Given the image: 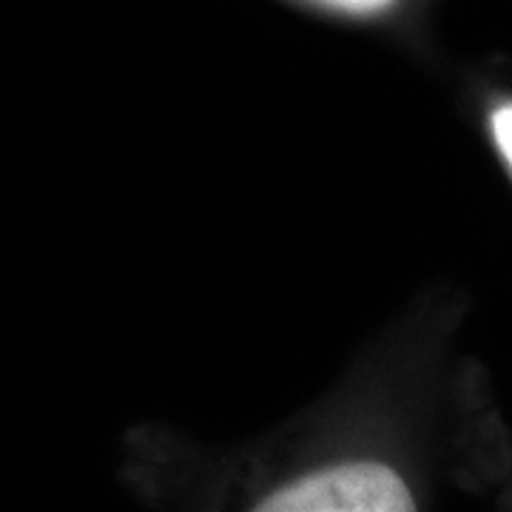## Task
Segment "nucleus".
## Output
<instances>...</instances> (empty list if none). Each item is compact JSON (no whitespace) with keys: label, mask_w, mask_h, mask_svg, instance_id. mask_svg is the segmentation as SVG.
Segmentation results:
<instances>
[{"label":"nucleus","mask_w":512,"mask_h":512,"mask_svg":"<svg viewBox=\"0 0 512 512\" xmlns=\"http://www.w3.org/2000/svg\"><path fill=\"white\" fill-rule=\"evenodd\" d=\"M245 512H421L404 473L376 458L322 464L262 493Z\"/></svg>","instance_id":"f257e3e1"},{"label":"nucleus","mask_w":512,"mask_h":512,"mask_svg":"<svg viewBox=\"0 0 512 512\" xmlns=\"http://www.w3.org/2000/svg\"><path fill=\"white\" fill-rule=\"evenodd\" d=\"M490 126H493V140L501 157L507 160L512 171V103H501L490 117Z\"/></svg>","instance_id":"f03ea898"},{"label":"nucleus","mask_w":512,"mask_h":512,"mask_svg":"<svg viewBox=\"0 0 512 512\" xmlns=\"http://www.w3.org/2000/svg\"><path fill=\"white\" fill-rule=\"evenodd\" d=\"M322 3H330V6L345 9V12H356V15H373V12L387 9L393 0H322Z\"/></svg>","instance_id":"7ed1b4c3"}]
</instances>
